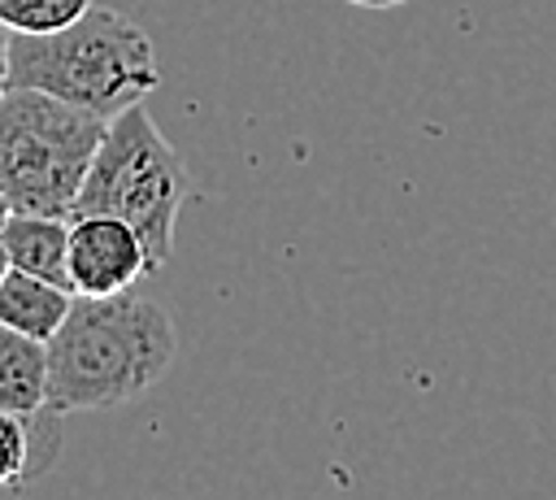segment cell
Here are the masks:
<instances>
[{"instance_id": "cell-1", "label": "cell", "mask_w": 556, "mask_h": 500, "mask_svg": "<svg viewBox=\"0 0 556 500\" xmlns=\"http://www.w3.org/2000/svg\"><path fill=\"white\" fill-rule=\"evenodd\" d=\"M178 357L174 313L148 291L74 296L48 339V413L117 409L152 391Z\"/></svg>"}, {"instance_id": "cell-2", "label": "cell", "mask_w": 556, "mask_h": 500, "mask_svg": "<svg viewBox=\"0 0 556 500\" xmlns=\"http://www.w3.org/2000/svg\"><path fill=\"white\" fill-rule=\"evenodd\" d=\"M9 87H39L113 122L161 87V65L139 22L91 4L74 26L52 35L9 30Z\"/></svg>"}, {"instance_id": "cell-3", "label": "cell", "mask_w": 556, "mask_h": 500, "mask_svg": "<svg viewBox=\"0 0 556 500\" xmlns=\"http://www.w3.org/2000/svg\"><path fill=\"white\" fill-rule=\"evenodd\" d=\"M191 183L178 148L161 135L148 104H130L104 126L87 183L78 191V213H113L122 217L148 248L152 274L174 252V226L182 213Z\"/></svg>"}, {"instance_id": "cell-4", "label": "cell", "mask_w": 556, "mask_h": 500, "mask_svg": "<svg viewBox=\"0 0 556 500\" xmlns=\"http://www.w3.org/2000/svg\"><path fill=\"white\" fill-rule=\"evenodd\" d=\"M104 126L39 87H9L0 100V191L13 213L74 217Z\"/></svg>"}, {"instance_id": "cell-5", "label": "cell", "mask_w": 556, "mask_h": 500, "mask_svg": "<svg viewBox=\"0 0 556 500\" xmlns=\"http://www.w3.org/2000/svg\"><path fill=\"white\" fill-rule=\"evenodd\" d=\"M152 274L143 239L113 213L70 217V283L74 296H117Z\"/></svg>"}, {"instance_id": "cell-6", "label": "cell", "mask_w": 556, "mask_h": 500, "mask_svg": "<svg viewBox=\"0 0 556 500\" xmlns=\"http://www.w3.org/2000/svg\"><path fill=\"white\" fill-rule=\"evenodd\" d=\"M61 443V413H9L0 409V487H26L52 470Z\"/></svg>"}, {"instance_id": "cell-7", "label": "cell", "mask_w": 556, "mask_h": 500, "mask_svg": "<svg viewBox=\"0 0 556 500\" xmlns=\"http://www.w3.org/2000/svg\"><path fill=\"white\" fill-rule=\"evenodd\" d=\"M13 270L39 274L48 283H70V217H48V213H13L9 226L0 230Z\"/></svg>"}, {"instance_id": "cell-8", "label": "cell", "mask_w": 556, "mask_h": 500, "mask_svg": "<svg viewBox=\"0 0 556 500\" xmlns=\"http://www.w3.org/2000/svg\"><path fill=\"white\" fill-rule=\"evenodd\" d=\"M74 309V291L61 283H48L39 274L26 270H9L0 283V322H9L13 330L30 335V339H52L61 330V322Z\"/></svg>"}, {"instance_id": "cell-9", "label": "cell", "mask_w": 556, "mask_h": 500, "mask_svg": "<svg viewBox=\"0 0 556 500\" xmlns=\"http://www.w3.org/2000/svg\"><path fill=\"white\" fill-rule=\"evenodd\" d=\"M0 409L48 413V343L0 322Z\"/></svg>"}, {"instance_id": "cell-10", "label": "cell", "mask_w": 556, "mask_h": 500, "mask_svg": "<svg viewBox=\"0 0 556 500\" xmlns=\"http://www.w3.org/2000/svg\"><path fill=\"white\" fill-rule=\"evenodd\" d=\"M87 9H91V0H4L0 22L13 35H52V30L74 26Z\"/></svg>"}, {"instance_id": "cell-11", "label": "cell", "mask_w": 556, "mask_h": 500, "mask_svg": "<svg viewBox=\"0 0 556 500\" xmlns=\"http://www.w3.org/2000/svg\"><path fill=\"white\" fill-rule=\"evenodd\" d=\"M9 96V26L0 22V100Z\"/></svg>"}, {"instance_id": "cell-12", "label": "cell", "mask_w": 556, "mask_h": 500, "mask_svg": "<svg viewBox=\"0 0 556 500\" xmlns=\"http://www.w3.org/2000/svg\"><path fill=\"white\" fill-rule=\"evenodd\" d=\"M9 217H13V204H9V196H4V191H0V230H4V226H9Z\"/></svg>"}, {"instance_id": "cell-13", "label": "cell", "mask_w": 556, "mask_h": 500, "mask_svg": "<svg viewBox=\"0 0 556 500\" xmlns=\"http://www.w3.org/2000/svg\"><path fill=\"white\" fill-rule=\"evenodd\" d=\"M348 4H365V9H391V4H404V0H348Z\"/></svg>"}, {"instance_id": "cell-14", "label": "cell", "mask_w": 556, "mask_h": 500, "mask_svg": "<svg viewBox=\"0 0 556 500\" xmlns=\"http://www.w3.org/2000/svg\"><path fill=\"white\" fill-rule=\"evenodd\" d=\"M9 270H13V261H9V248H4V239H0V283H4Z\"/></svg>"}, {"instance_id": "cell-15", "label": "cell", "mask_w": 556, "mask_h": 500, "mask_svg": "<svg viewBox=\"0 0 556 500\" xmlns=\"http://www.w3.org/2000/svg\"><path fill=\"white\" fill-rule=\"evenodd\" d=\"M0 4H4V0H0Z\"/></svg>"}]
</instances>
